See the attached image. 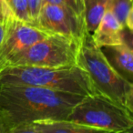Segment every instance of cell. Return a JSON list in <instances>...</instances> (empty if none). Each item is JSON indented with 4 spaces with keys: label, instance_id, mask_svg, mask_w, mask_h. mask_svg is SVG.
Here are the masks:
<instances>
[{
    "label": "cell",
    "instance_id": "obj_17",
    "mask_svg": "<svg viewBox=\"0 0 133 133\" xmlns=\"http://www.w3.org/2000/svg\"><path fill=\"white\" fill-rule=\"evenodd\" d=\"M8 133H38V131L37 130L34 123H28L11 128L8 130Z\"/></svg>",
    "mask_w": 133,
    "mask_h": 133
},
{
    "label": "cell",
    "instance_id": "obj_13",
    "mask_svg": "<svg viewBox=\"0 0 133 133\" xmlns=\"http://www.w3.org/2000/svg\"><path fill=\"white\" fill-rule=\"evenodd\" d=\"M9 6L14 17L18 20L32 25L28 0H10Z\"/></svg>",
    "mask_w": 133,
    "mask_h": 133
},
{
    "label": "cell",
    "instance_id": "obj_19",
    "mask_svg": "<svg viewBox=\"0 0 133 133\" xmlns=\"http://www.w3.org/2000/svg\"><path fill=\"white\" fill-rule=\"evenodd\" d=\"M8 129L3 125V123L0 120V133H8Z\"/></svg>",
    "mask_w": 133,
    "mask_h": 133
},
{
    "label": "cell",
    "instance_id": "obj_4",
    "mask_svg": "<svg viewBox=\"0 0 133 133\" xmlns=\"http://www.w3.org/2000/svg\"><path fill=\"white\" fill-rule=\"evenodd\" d=\"M66 119L108 130H132V111L98 93L86 96Z\"/></svg>",
    "mask_w": 133,
    "mask_h": 133
},
{
    "label": "cell",
    "instance_id": "obj_18",
    "mask_svg": "<svg viewBox=\"0 0 133 133\" xmlns=\"http://www.w3.org/2000/svg\"><path fill=\"white\" fill-rule=\"evenodd\" d=\"M6 23H0V43L2 41L3 37H4L5 32H6Z\"/></svg>",
    "mask_w": 133,
    "mask_h": 133
},
{
    "label": "cell",
    "instance_id": "obj_2",
    "mask_svg": "<svg viewBox=\"0 0 133 133\" xmlns=\"http://www.w3.org/2000/svg\"><path fill=\"white\" fill-rule=\"evenodd\" d=\"M5 86H32L83 97L96 93L87 72L78 65L57 69L8 68L0 73V87Z\"/></svg>",
    "mask_w": 133,
    "mask_h": 133
},
{
    "label": "cell",
    "instance_id": "obj_5",
    "mask_svg": "<svg viewBox=\"0 0 133 133\" xmlns=\"http://www.w3.org/2000/svg\"><path fill=\"white\" fill-rule=\"evenodd\" d=\"M79 43L60 35H48L17 55L8 68L57 69L77 65Z\"/></svg>",
    "mask_w": 133,
    "mask_h": 133
},
{
    "label": "cell",
    "instance_id": "obj_20",
    "mask_svg": "<svg viewBox=\"0 0 133 133\" xmlns=\"http://www.w3.org/2000/svg\"><path fill=\"white\" fill-rule=\"evenodd\" d=\"M6 2L8 3V5H9V1H10V0H6Z\"/></svg>",
    "mask_w": 133,
    "mask_h": 133
},
{
    "label": "cell",
    "instance_id": "obj_9",
    "mask_svg": "<svg viewBox=\"0 0 133 133\" xmlns=\"http://www.w3.org/2000/svg\"><path fill=\"white\" fill-rule=\"evenodd\" d=\"M113 69L123 78L133 83V50L126 43L100 48Z\"/></svg>",
    "mask_w": 133,
    "mask_h": 133
},
{
    "label": "cell",
    "instance_id": "obj_11",
    "mask_svg": "<svg viewBox=\"0 0 133 133\" xmlns=\"http://www.w3.org/2000/svg\"><path fill=\"white\" fill-rule=\"evenodd\" d=\"M107 10L106 0H83V21L88 33L92 35Z\"/></svg>",
    "mask_w": 133,
    "mask_h": 133
},
{
    "label": "cell",
    "instance_id": "obj_14",
    "mask_svg": "<svg viewBox=\"0 0 133 133\" xmlns=\"http://www.w3.org/2000/svg\"><path fill=\"white\" fill-rule=\"evenodd\" d=\"M30 17L32 18V25L36 22L42 6V0H28Z\"/></svg>",
    "mask_w": 133,
    "mask_h": 133
},
{
    "label": "cell",
    "instance_id": "obj_16",
    "mask_svg": "<svg viewBox=\"0 0 133 133\" xmlns=\"http://www.w3.org/2000/svg\"><path fill=\"white\" fill-rule=\"evenodd\" d=\"M69 6L78 17L83 19V0H64Z\"/></svg>",
    "mask_w": 133,
    "mask_h": 133
},
{
    "label": "cell",
    "instance_id": "obj_15",
    "mask_svg": "<svg viewBox=\"0 0 133 133\" xmlns=\"http://www.w3.org/2000/svg\"><path fill=\"white\" fill-rule=\"evenodd\" d=\"M13 16L8 3L6 0H0V23H6Z\"/></svg>",
    "mask_w": 133,
    "mask_h": 133
},
{
    "label": "cell",
    "instance_id": "obj_12",
    "mask_svg": "<svg viewBox=\"0 0 133 133\" xmlns=\"http://www.w3.org/2000/svg\"><path fill=\"white\" fill-rule=\"evenodd\" d=\"M108 9H109L117 20L125 28L127 17L133 11V0H111Z\"/></svg>",
    "mask_w": 133,
    "mask_h": 133
},
{
    "label": "cell",
    "instance_id": "obj_8",
    "mask_svg": "<svg viewBox=\"0 0 133 133\" xmlns=\"http://www.w3.org/2000/svg\"><path fill=\"white\" fill-rule=\"evenodd\" d=\"M123 29L112 12L108 9L91 37L94 44L99 48L117 46L123 43Z\"/></svg>",
    "mask_w": 133,
    "mask_h": 133
},
{
    "label": "cell",
    "instance_id": "obj_3",
    "mask_svg": "<svg viewBox=\"0 0 133 133\" xmlns=\"http://www.w3.org/2000/svg\"><path fill=\"white\" fill-rule=\"evenodd\" d=\"M77 65L87 72L95 92L133 111V83L113 69L87 31L79 42Z\"/></svg>",
    "mask_w": 133,
    "mask_h": 133
},
{
    "label": "cell",
    "instance_id": "obj_6",
    "mask_svg": "<svg viewBox=\"0 0 133 133\" xmlns=\"http://www.w3.org/2000/svg\"><path fill=\"white\" fill-rule=\"evenodd\" d=\"M48 34L28 23L11 17L6 21L4 37L0 43V73L8 69L12 59Z\"/></svg>",
    "mask_w": 133,
    "mask_h": 133
},
{
    "label": "cell",
    "instance_id": "obj_7",
    "mask_svg": "<svg viewBox=\"0 0 133 133\" xmlns=\"http://www.w3.org/2000/svg\"><path fill=\"white\" fill-rule=\"evenodd\" d=\"M33 26L48 34L60 35L79 43L86 30L84 21L68 6L43 3Z\"/></svg>",
    "mask_w": 133,
    "mask_h": 133
},
{
    "label": "cell",
    "instance_id": "obj_1",
    "mask_svg": "<svg viewBox=\"0 0 133 133\" xmlns=\"http://www.w3.org/2000/svg\"><path fill=\"white\" fill-rule=\"evenodd\" d=\"M83 98L32 86L0 87V120L9 129L43 119H66Z\"/></svg>",
    "mask_w": 133,
    "mask_h": 133
},
{
    "label": "cell",
    "instance_id": "obj_10",
    "mask_svg": "<svg viewBox=\"0 0 133 133\" xmlns=\"http://www.w3.org/2000/svg\"><path fill=\"white\" fill-rule=\"evenodd\" d=\"M33 123L38 133H132V130H108L68 119H43Z\"/></svg>",
    "mask_w": 133,
    "mask_h": 133
}]
</instances>
